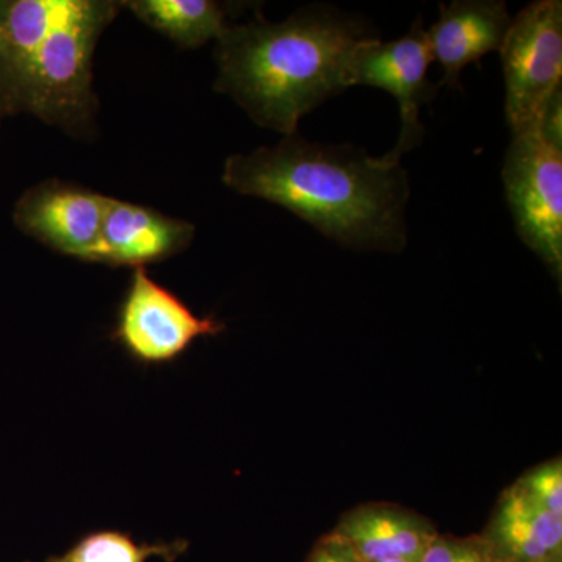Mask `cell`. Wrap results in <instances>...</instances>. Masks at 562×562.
I'll return each mask as SVG.
<instances>
[{
    "instance_id": "8",
    "label": "cell",
    "mask_w": 562,
    "mask_h": 562,
    "mask_svg": "<svg viewBox=\"0 0 562 562\" xmlns=\"http://www.w3.org/2000/svg\"><path fill=\"white\" fill-rule=\"evenodd\" d=\"M106 202L95 192L44 184L18 202L14 222L21 231L63 254L101 261Z\"/></svg>"
},
{
    "instance_id": "6",
    "label": "cell",
    "mask_w": 562,
    "mask_h": 562,
    "mask_svg": "<svg viewBox=\"0 0 562 562\" xmlns=\"http://www.w3.org/2000/svg\"><path fill=\"white\" fill-rule=\"evenodd\" d=\"M432 52L424 21L414 22L402 38L383 43L379 36L361 43L351 58V85L380 88L397 99L402 128L394 149L384 157L402 161V155L419 146L425 128L419 120L420 106L431 101L438 87L427 79Z\"/></svg>"
},
{
    "instance_id": "19",
    "label": "cell",
    "mask_w": 562,
    "mask_h": 562,
    "mask_svg": "<svg viewBox=\"0 0 562 562\" xmlns=\"http://www.w3.org/2000/svg\"><path fill=\"white\" fill-rule=\"evenodd\" d=\"M539 131L546 136L547 140L553 146L562 149V91L554 92L550 99L549 105L543 111L541 122H539Z\"/></svg>"
},
{
    "instance_id": "18",
    "label": "cell",
    "mask_w": 562,
    "mask_h": 562,
    "mask_svg": "<svg viewBox=\"0 0 562 562\" xmlns=\"http://www.w3.org/2000/svg\"><path fill=\"white\" fill-rule=\"evenodd\" d=\"M305 562H364L355 553L346 539L333 531L324 536Z\"/></svg>"
},
{
    "instance_id": "21",
    "label": "cell",
    "mask_w": 562,
    "mask_h": 562,
    "mask_svg": "<svg viewBox=\"0 0 562 562\" xmlns=\"http://www.w3.org/2000/svg\"><path fill=\"white\" fill-rule=\"evenodd\" d=\"M380 562H414V561L403 560V558H397V560H386V561H380Z\"/></svg>"
},
{
    "instance_id": "9",
    "label": "cell",
    "mask_w": 562,
    "mask_h": 562,
    "mask_svg": "<svg viewBox=\"0 0 562 562\" xmlns=\"http://www.w3.org/2000/svg\"><path fill=\"white\" fill-rule=\"evenodd\" d=\"M512 20L503 0H454L441 5L428 32L432 60L443 70L439 85L460 87L465 66L480 65L484 55L501 52Z\"/></svg>"
},
{
    "instance_id": "12",
    "label": "cell",
    "mask_w": 562,
    "mask_h": 562,
    "mask_svg": "<svg viewBox=\"0 0 562 562\" xmlns=\"http://www.w3.org/2000/svg\"><path fill=\"white\" fill-rule=\"evenodd\" d=\"M486 538L502 562L560 560L562 517L543 508L516 483L503 494Z\"/></svg>"
},
{
    "instance_id": "7",
    "label": "cell",
    "mask_w": 562,
    "mask_h": 562,
    "mask_svg": "<svg viewBox=\"0 0 562 562\" xmlns=\"http://www.w3.org/2000/svg\"><path fill=\"white\" fill-rule=\"evenodd\" d=\"M224 324L195 316L183 302L150 279L140 266L122 302L114 338L133 360L165 364L181 357L195 339L216 336Z\"/></svg>"
},
{
    "instance_id": "2",
    "label": "cell",
    "mask_w": 562,
    "mask_h": 562,
    "mask_svg": "<svg viewBox=\"0 0 562 562\" xmlns=\"http://www.w3.org/2000/svg\"><path fill=\"white\" fill-rule=\"evenodd\" d=\"M375 36L368 22L328 5L227 27L217 40L216 87L261 127L295 135L305 114L353 87L355 50Z\"/></svg>"
},
{
    "instance_id": "20",
    "label": "cell",
    "mask_w": 562,
    "mask_h": 562,
    "mask_svg": "<svg viewBox=\"0 0 562 562\" xmlns=\"http://www.w3.org/2000/svg\"><path fill=\"white\" fill-rule=\"evenodd\" d=\"M7 7H9V2H0V60H2L3 24H5Z\"/></svg>"
},
{
    "instance_id": "16",
    "label": "cell",
    "mask_w": 562,
    "mask_h": 562,
    "mask_svg": "<svg viewBox=\"0 0 562 562\" xmlns=\"http://www.w3.org/2000/svg\"><path fill=\"white\" fill-rule=\"evenodd\" d=\"M420 562H502L486 536L453 538L436 535Z\"/></svg>"
},
{
    "instance_id": "17",
    "label": "cell",
    "mask_w": 562,
    "mask_h": 562,
    "mask_svg": "<svg viewBox=\"0 0 562 562\" xmlns=\"http://www.w3.org/2000/svg\"><path fill=\"white\" fill-rule=\"evenodd\" d=\"M517 483L539 505L562 517V465L560 460L539 465Z\"/></svg>"
},
{
    "instance_id": "22",
    "label": "cell",
    "mask_w": 562,
    "mask_h": 562,
    "mask_svg": "<svg viewBox=\"0 0 562 562\" xmlns=\"http://www.w3.org/2000/svg\"><path fill=\"white\" fill-rule=\"evenodd\" d=\"M560 560H547V561H541V562H558Z\"/></svg>"
},
{
    "instance_id": "5",
    "label": "cell",
    "mask_w": 562,
    "mask_h": 562,
    "mask_svg": "<svg viewBox=\"0 0 562 562\" xmlns=\"http://www.w3.org/2000/svg\"><path fill=\"white\" fill-rule=\"evenodd\" d=\"M111 10V3L79 0L41 47L14 101L44 120L79 116L90 102L92 50Z\"/></svg>"
},
{
    "instance_id": "10",
    "label": "cell",
    "mask_w": 562,
    "mask_h": 562,
    "mask_svg": "<svg viewBox=\"0 0 562 562\" xmlns=\"http://www.w3.org/2000/svg\"><path fill=\"white\" fill-rule=\"evenodd\" d=\"M192 227L133 203L106 202L102 228V262L140 268L161 260L190 243Z\"/></svg>"
},
{
    "instance_id": "3",
    "label": "cell",
    "mask_w": 562,
    "mask_h": 562,
    "mask_svg": "<svg viewBox=\"0 0 562 562\" xmlns=\"http://www.w3.org/2000/svg\"><path fill=\"white\" fill-rule=\"evenodd\" d=\"M505 116L513 135L538 127L562 79V2L536 0L503 40Z\"/></svg>"
},
{
    "instance_id": "1",
    "label": "cell",
    "mask_w": 562,
    "mask_h": 562,
    "mask_svg": "<svg viewBox=\"0 0 562 562\" xmlns=\"http://www.w3.org/2000/svg\"><path fill=\"white\" fill-rule=\"evenodd\" d=\"M224 183L291 211L351 250L401 251L408 244V172L351 144H322L299 133L279 146L232 155Z\"/></svg>"
},
{
    "instance_id": "11",
    "label": "cell",
    "mask_w": 562,
    "mask_h": 562,
    "mask_svg": "<svg viewBox=\"0 0 562 562\" xmlns=\"http://www.w3.org/2000/svg\"><path fill=\"white\" fill-rule=\"evenodd\" d=\"M364 562L409 560L422 554L438 535L420 517L387 505L360 506L347 514L335 530Z\"/></svg>"
},
{
    "instance_id": "13",
    "label": "cell",
    "mask_w": 562,
    "mask_h": 562,
    "mask_svg": "<svg viewBox=\"0 0 562 562\" xmlns=\"http://www.w3.org/2000/svg\"><path fill=\"white\" fill-rule=\"evenodd\" d=\"M79 0H18L7 7L3 24L0 90L14 101L36 55L68 20Z\"/></svg>"
},
{
    "instance_id": "14",
    "label": "cell",
    "mask_w": 562,
    "mask_h": 562,
    "mask_svg": "<svg viewBox=\"0 0 562 562\" xmlns=\"http://www.w3.org/2000/svg\"><path fill=\"white\" fill-rule=\"evenodd\" d=\"M128 5L140 21L181 46H202L227 31L224 10L210 0H136Z\"/></svg>"
},
{
    "instance_id": "4",
    "label": "cell",
    "mask_w": 562,
    "mask_h": 562,
    "mask_svg": "<svg viewBox=\"0 0 562 562\" xmlns=\"http://www.w3.org/2000/svg\"><path fill=\"white\" fill-rule=\"evenodd\" d=\"M517 235L558 280L562 272V149L539 127L513 135L503 165Z\"/></svg>"
},
{
    "instance_id": "15",
    "label": "cell",
    "mask_w": 562,
    "mask_h": 562,
    "mask_svg": "<svg viewBox=\"0 0 562 562\" xmlns=\"http://www.w3.org/2000/svg\"><path fill=\"white\" fill-rule=\"evenodd\" d=\"M187 541L138 543L131 535L117 530H101L83 536L63 554L41 562H147L160 558L168 562L179 560L187 552Z\"/></svg>"
}]
</instances>
